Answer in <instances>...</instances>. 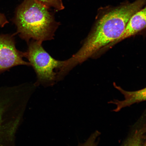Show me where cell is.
Segmentation results:
<instances>
[{
    "label": "cell",
    "mask_w": 146,
    "mask_h": 146,
    "mask_svg": "<svg viewBox=\"0 0 146 146\" xmlns=\"http://www.w3.org/2000/svg\"><path fill=\"white\" fill-rule=\"evenodd\" d=\"M114 87L119 91L124 96V99L120 100H114L109 102L116 106L113 111L117 112L125 108L130 106L134 104L143 102H146V87L141 90L136 91H128L124 90L121 87L117 85L115 83Z\"/></svg>",
    "instance_id": "cell-7"
},
{
    "label": "cell",
    "mask_w": 146,
    "mask_h": 146,
    "mask_svg": "<svg viewBox=\"0 0 146 146\" xmlns=\"http://www.w3.org/2000/svg\"><path fill=\"white\" fill-rule=\"evenodd\" d=\"M8 23L9 22L4 15L0 12V27H3Z\"/></svg>",
    "instance_id": "cell-11"
},
{
    "label": "cell",
    "mask_w": 146,
    "mask_h": 146,
    "mask_svg": "<svg viewBox=\"0 0 146 146\" xmlns=\"http://www.w3.org/2000/svg\"><path fill=\"white\" fill-rule=\"evenodd\" d=\"M145 137H146V142H145V143L146 145V125L145 126Z\"/></svg>",
    "instance_id": "cell-12"
},
{
    "label": "cell",
    "mask_w": 146,
    "mask_h": 146,
    "mask_svg": "<svg viewBox=\"0 0 146 146\" xmlns=\"http://www.w3.org/2000/svg\"><path fill=\"white\" fill-rule=\"evenodd\" d=\"M32 93L25 87L0 89V146H15Z\"/></svg>",
    "instance_id": "cell-3"
},
{
    "label": "cell",
    "mask_w": 146,
    "mask_h": 146,
    "mask_svg": "<svg viewBox=\"0 0 146 146\" xmlns=\"http://www.w3.org/2000/svg\"><path fill=\"white\" fill-rule=\"evenodd\" d=\"M139 35H146V5L131 17L121 36L106 47L103 52H105L123 40Z\"/></svg>",
    "instance_id": "cell-6"
},
{
    "label": "cell",
    "mask_w": 146,
    "mask_h": 146,
    "mask_svg": "<svg viewBox=\"0 0 146 146\" xmlns=\"http://www.w3.org/2000/svg\"><path fill=\"white\" fill-rule=\"evenodd\" d=\"M146 5V0L125 1L116 6L98 9L95 23L82 46L75 54L64 60L62 70L66 74L89 58H97L108 45L123 34L129 19Z\"/></svg>",
    "instance_id": "cell-1"
},
{
    "label": "cell",
    "mask_w": 146,
    "mask_h": 146,
    "mask_svg": "<svg viewBox=\"0 0 146 146\" xmlns=\"http://www.w3.org/2000/svg\"><path fill=\"white\" fill-rule=\"evenodd\" d=\"M48 9L35 0H24L13 19L17 27L16 34L27 43L32 40L42 43L54 39L59 23Z\"/></svg>",
    "instance_id": "cell-2"
},
{
    "label": "cell",
    "mask_w": 146,
    "mask_h": 146,
    "mask_svg": "<svg viewBox=\"0 0 146 146\" xmlns=\"http://www.w3.org/2000/svg\"><path fill=\"white\" fill-rule=\"evenodd\" d=\"M100 135L99 131H96L91 135L86 141L83 143L79 142L77 146H97L98 143V138Z\"/></svg>",
    "instance_id": "cell-10"
},
{
    "label": "cell",
    "mask_w": 146,
    "mask_h": 146,
    "mask_svg": "<svg viewBox=\"0 0 146 146\" xmlns=\"http://www.w3.org/2000/svg\"><path fill=\"white\" fill-rule=\"evenodd\" d=\"M48 8H52L56 11L63 10L64 8L62 0H35Z\"/></svg>",
    "instance_id": "cell-9"
},
{
    "label": "cell",
    "mask_w": 146,
    "mask_h": 146,
    "mask_svg": "<svg viewBox=\"0 0 146 146\" xmlns=\"http://www.w3.org/2000/svg\"><path fill=\"white\" fill-rule=\"evenodd\" d=\"M14 35H0V73L18 65L30 66L24 61L25 52L16 48Z\"/></svg>",
    "instance_id": "cell-5"
},
{
    "label": "cell",
    "mask_w": 146,
    "mask_h": 146,
    "mask_svg": "<svg viewBox=\"0 0 146 146\" xmlns=\"http://www.w3.org/2000/svg\"><path fill=\"white\" fill-rule=\"evenodd\" d=\"M146 118L141 116L131 127L130 132L120 146H146Z\"/></svg>",
    "instance_id": "cell-8"
},
{
    "label": "cell",
    "mask_w": 146,
    "mask_h": 146,
    "mask_svg": "<svg viewBox=\"0 0 146 146\" xmlns=\"http://www.w3.org/2000/svg\"><path fill=\"white\" fill-rule=\"evenodd\" d=\"M41 42L31 40L25 57L34 68L37 80L34 85L44 87L53 86L57 81V73L63 66L64 61L54 59L44 48Z\"/></svg>",
    "instance_id": "cell-4"
}]
</instances>
